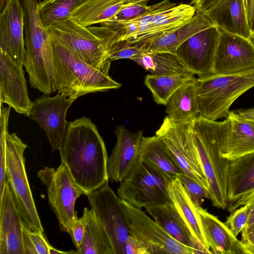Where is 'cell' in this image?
Listing matches in <instances>:
<instances>
[{
    "label": "cell",
    "mask_w": 254,
    "mask_h": 254,
    "mask_svg": "<svg viewBox=\"0 0 254 254\" xmlns=\"http://www.w3.org/2000/svg\"><path fill=\"white\" fill-rule=\"evenodd\" d=\"M86 195L108 183V155L104 141L95 125L83 117L68 123L59 150Z\"/></svg>",
    "instance_id": "cell-1"
},
{
    "label": "cell",
    "mask_w": 254,
    "mask_h": 254,
    "mask_svg": "<svg viewBox=\"0 0 254 254\" xmlns=\"http://www.w3.org/2000/svg\"><path fill=\"white\" fill-rule=\"evenodd\" d=\"M193 132L212 205L225 209L230 161L224 158L229 139L230 121L218 122L198 115L192 120Z\"/></svg>",
    "instance_id": "cell-2"
},
{
    "label": "cell",
    "mask_w": 254,
    "mask_h": 254,
    "mask_svg": "<svg viewBox=\"0 0 254 254\" xmlns=\"http://www.w3.org/2000/svg\"><path fill=\"white\" fill-rule=\"evenodd\" d=\"M51 40L55 62V80L59 93L68 98L76 100L88 93L121 87V84L110 77L109 72L93 67L61 44L52 38Z\"/></svg>",
    "instance_id": "cell-3"
},
{
    "label": "cell",
    "mask_w": 254,
    "mask_h": 254,
    "mask_svg": "<svg viewBox=\"0 0 254 254\" xmlns=\"http://www.w3.org/2000/svg\"><path fill=\"white\" fill-rule=\"evenodd\" d=\"M11 108L2 107L0 113V121L3 122L5 132L6 181L24 224L33 231L44 233L25 169L24 153L27 145L15 133L8 132Z\"/></svg>",
    "instance_id": "cell-4"
},
{
    "label": "cell",
    "mask_w": 254,
    "mask_h": 254,
    "mask_svg": "<svg viewBox=\"0 0 254 254\" xmlns=\"http://www.w3.org/2000/svg\"><path fill=\"white\" fill-rule=\"evenodd\" d=\"M195 87L199 115L211 121L227 118L235 100L254 87V70L198 77Z\"/></svg>",
    "instance_id": "cell-5"
},
{
    "label": "cell",
    "mask_w": 254,
    "mask_h": 254,
    "mask_svg": "<svg viewBox=\"0 0 254 254\" xmlns=\"http://www.w3.org/2000/svg\"><path fill=\"white\" fill-rule=\"evenodd\" d=\"M171 180L138 158L129 174L120 183L118 195L139 209L172 202L168 190Z\"/></svg>",
    "instance_id": "cell-6"
},
{
    "label": "cell",
    "mask_w": 254,
    "mask_h": 254,
    "mask_svg": "<svg viewBox=\"0 0 254 254\" xmlns=\"http://www.w3.org/2000/svg\"><path fill=\"white\" fill-rule=\"evenodd\" d=\"M37 176L46 186L48 201L56 214L62 231L69 232L78 218L74 207L76 200L85 191L76 183L67 166L61 161L57 168L45 167Z\"/></svg>",
    "instance_id": "cell-7"
},
{
    "label": "cell",
    "mask_w": 254,
    "mask_h": 254,
    "mask_svg": "<svg viewBox=\"0 0 254 254\" xmlns=\"http://www.w3.org/2000/svg\"><path fill=\"white\" fill-rule=\"evenodd\" d=\"M50 37L74 54L81 60L98 70L109 72L111 63L105 45L87 27L70 17L48 28Z\"/></svg>",
    "instance_id": "cell-8"
},
{
    "label": "cell",
    "mask_w": 254,
    "mask_h": 254,
    "mask_svg": "<svg viewBox=\"0 0 254 254\" xmlns=\"http://www.w3.org/2000/svg\"><path fill=\"white\" fill-rule=\"evenodd\" d=\"M91 209L104 227L114 254H125L130 223L122 200L107 183L87 195Z\"/></svg>",
    "instance_id": "cell-9"
},
{
    "label": "cell",
    "mask_w": 254,
    "mask_h": 254,
    "mask_svg": "<svg viewBox=\"0 0 254 254\" xmlns=\"http://www.w3.org/2000/svg\"><path fill=\"white\" fill-rule=\"evenodd\" d=\"M155 135L165 143L185 174L209 191L194 141L192 121L175 123L166 116Z\"/></svg>",
    "instance_id": "cell-10"
},
{
    "label": "cell",
    "mask_w": 254,
    "mask_h": 254,
    "mask_svg": "<svg viewBox=\"0 0 254 254\" xmlns=\"http://www.w3.org/2000/svg\"><path fill=\"white\" fill-rule=\"evenodd\" d=\"M122 202L130 221L131 235L147 246L148 254H193L190 248L175 240L141 209Z\"/></svg>",
    "instance_id": "cell-11"
},
{
    "label": "cell",
    "mask_w": 254,
    "mask_h": 254,
    "mask_svg": "<svg viewBox=\"0 0 254 254\" xmlns=\"http://www.w3.org/2000/svg\"><path fill=\"white\" fill-rule=\"evenodd\" d=\"M75 99L59 93L54 97L45 95L32 102L28 117L45 130L53 151L59 150L68 125L66 115Z\"/></svg>",
    "instance_id": "cell-12"
},
{
    "label": "cell",
    "mask_w": 254,
    "mask_h": 254,
    "mask_svg": "<svg viewBox=\"0 0 254 254\" xmlns=\"http://www.w3.org/2000/svg\"><path fill=\"white\" fill-rule=\"evenodd\" d=\"M219 29L211 23L184 42L175 55L185 67L198 77L212 73Z\"/></svg>",
    "instance_id": "cell-13"
},
{
    "label": "cell",
    "mask_w": 254,
    "mask_h": 254,
    "mask_svg": "<svg viewBox=\"0 0 254 254\" xmlns=\"http://www.w3.org/2000/svg\"><path fill=\"white\" fill-rule=\"evenodd\" d=\"M219 32L212 73L235 74L254 70L252 41L223 29H219Z\"/></svg>",
    "instance_id": "cell-14"
},
{
    "label": "cell",
    "mask_w": 254,
    "mask_h": 254,
    "mask_svg": "<svg viewBox=\"0 0 254 254\" xmlns=\"http://www.w3.org/2000/svg\"><path fill=\"white\" fill-rule=\"evenodd\" d=\"M24 20L20 0H8L0 13V51L19 65L26 57Z\"/></svg>",
    "instance_id": "cell-15"
},
{
    "label": "cell",
    "mask_w": 254,
    "mask_h": 254,
    "mask_svg": "<svg viewBox=\"0 0 254 254\" xmlns=\"http://www.w3.org/2000/svg\"><path fill=\"white\" fill-rule=\"evenodd\" d=\"M195 13L193 5L180 3L161 12L135 19L137 31L125 41L130 43H143L181 27L189 21Z\"/></svg>",
    "instance_id": "cell-16"
},
{
    "label": "cell",
    "mask_w": 254,
    "mask_h": 254,
    "mask_svg": "<svg viewBox=\"0 0 254 254\" xmlns=\"http://www.w3.org/2000/svg\"><path fill=\"white\" fill-rule=\"evenodd\" d=\"M23 66L0 51V102L5 103L18 114L28 116L32 102L30 100Z\"/></svg>",
    "instance_id": "cell-17"
},
{
    "label": "cell",
    "mask_w": 254,
    "mask_h": 254,
    "mask_svg": "<svg viewBox=\"0 0 254 254\" xmlns=\"http://www.w3.org/2000/svg\"><path fill=\"white\" fill-rule=\"evenodd\" d=\"M117 142L108 157L107 169L109 180L120 183L130 173L138 159V151L143 131L132 132L124 126L115 128Z\"/></svg>",
    "instance_id": "cell-18"
},
{
    "label": "cell",
    "mask_w": 254,
    "mask_h": 254,
    "mask_svg": "<svg viewBox=\"0 0 254 254\" xmlns=\"http://www.w3.org/2000/svg\"><path fill=\"white\" fill-rule=\"evenodd\" d=\"M254 199V152L230 161L227 211L231 213Z\"/></svg>",
    "instance_id": "cell-19"
},
{
    "label": "cell",
    "mask_w": 254,
    "mask_h": 254,
    "mask_svg": "<svg viewBox=\"0 0 254 254\" xmlns=\"http://www.w3.org/2000/svg\"><path fill=\"white\" fill-rule=\"evenodd\" d=\"M23 223L6 181L0 204V254H25Z\"/></svg>",
    "instance_id": "cell-20"
},
{
    "label": "cell",
    "mask_w": 254,
    "mask_h": 254,
    "mask_svg": "<svg viewBox=\"0 0 254 254\" xmlns=\"http://www.w3.org/2000/svg\"><path fill=\"white\" fill-rule=\"evenodd\" d=\"M196 210L208 248L213 254H246L241 241L225 223L201 206Z\"/></svg>",
    "instance_id": "cell-21"
},
{
    "label": "cell",
    "mask_w": 254,
    "mask_h": 254,
    "mask_svg": "<svg viewBox=\"0 0 254 254\" xmlns=\"http://www.w3.org/2000/svg\"><path fill=\"white\" fill-rule=\"evenodd\" d=\"M203 13L218 28L250 39L244 0H218Z\"/></svg>",
    "instance_id": "cell-22"
},
{
    "label": "cell",
    "mask_w": 254,
    "mask_h": 254,
    "mask_svg": "<svg viewBox=\"0 0 254 254\" xmlns=\"http://www.w3.org/2000/svg\"><path fill=\"white\" fill-rule=\"evenodd\" d=\"M146 211L171 237L180 243L198 251L201 242L193 236L186 221L173 202L145 208Z\"/></svg>",
    "instance_id": "cell-23"
},
{
    "label": "cell",
    "mask_w": 254,
    "mask_h": 254,
    "mask_svg": "<svg viewBox=\"0 0 254 254\" xmlns=\"http://www.w3.org/2000/svg\"><path fill=\"white\" fill-rule=\"evenodd\" d=\"M211 23L203 13H195L189 21L181 27L143 43H138L142 46L143 53L175 54L184 42Z\"/></svg>",
    "instance_id": "cell-24"
},
{
    "label": "cell",
    "mask_w": 254,
    "mask_h": 254,
    "mask_svg": "<svg viewBox=\"0 0 254 254\" xmlns=\"http://www.w3.org/2000/svg\"><path fill=\"white\" fill-rule=\"evenodd\" d=\"M138 156L171 179L185 174L166 145L156 135L142 137Z\"/></svg>",
    "instance_id": "cell-25"
},
{
    "label": "cell",
    "mask_w": 254,
    "mask_h": 254,
    "mask_svg": "<svg viewBox=\"0 0 254 254\" xmlns=\"http://www.w3.org/2000/svg\"><path fill=\"white\" fill-rule=\"evenodd\" d=\"M195 80L194 77L188 80L169 99L165 111L171 121L190 122L199 115Z\"/></svg>",
    "instance_id": "cell-26"
},
{
    "label": "cell",
    "mask_w": 254,
    "mask_h": 254,
    "mask_svg": "<svg viewBox=\"0 0 254 254\" xmlns=\"http://www.w3.org/2000/svg\"><path fill=\"white\" fill-rule=\"evenodd\" d=\"M126 3L125 0H86L75 8L70 17L88 27L110 20Z\"/></svg>",
    "instance_id": "cell-27"
},
{
    "label": "cell",
    "mask_w": 254,
    "mask_h": 254,
    "mask_svg": "<svg viewBox=\"0 0 254 254\" xmlns=\"http://www.w3.org/2000/svg\"><path fill=\"white\" fill-rule=\"evenodd\" d=\"M82 216L85 222L84 235L75 254H114L109 237L93 211L86 207Z\"/></svg>",
    "instance_id": "cell-28"
},
{
    "label": "cell",
    "mask_w": 254,
    "mask_h": 254,
    "mask_svg": "<svg viewBox=\"0 0 254 254\" xmlns=\"http://www.w3.org/2000/svg\"><path fill=\"white\" fill-rule=\"evenodd\" d=\"M230 129L224 157L230 161L254 152V122L240 119L230 111Z\"/></svg>",
    "instance_id": "cell-29"
},
{
    "label": "cell",
    "mask_w": 254,
    "mask_h": 254,
    "mask_svg": "<svg viewBox=\"0 0 254 254\" xmlns=\"http://www.w3.org/2000/svg\"><path fill=\"white\" fill-rule=\"evenodd\" d=\"M168 190L172 202L186 221L192 235L208 248L201 227L196 207L178 178L170 181Z\"/></svg>",
    "instance_id": "cell-30"
},
{
    "label": "cell",
    "mask_w": 254,
    "mask_h": 254,
    "mask_svg": "<svg viewBox=\"0 0 254 254\" xmlns=\"http://www.w3.org/2000/svg\"><path fill=\"white\" fill-rule=\"evenodd\" d=\"M131 60L154 75L191 73L175 54L143 53Z\"/></svg>",
    "instance_id": "cell-31"
},
{
    "label": "cell",
    "mask_w": 254,
    "mask_h": 254,
    "mask_svg": "<svg viewBox=\"0 0 254 254\" xmlns=\"http://www.w3.org/2000/svg\"><path fill=\"white\" fill-rule=\"evenodd\" d=\"M194 77L192 73L165 75H146L144 84L151 91L154 101L158 104L167 105L173 93L184 83Z\"/></svg>",
    "instance_id": "cell-32"
},
{
    "label": "cell",
    "mask_w": 254,
    "mask_h": 254,
    "mask_svg": "<svg viewBox=\"0 0 254 254\" xmlns=\"http://www.w3.org/2000/svg\"><path fill=\"white\" fill-rule=\"evenodd\" d=\"M86 0H40L38 8L41 22L46 29L70 17L71 12Z\"/></svg>",
    "instance_id": "cell-33"
},
{
    "label": "cell",
    "mask_w": 254,
    "mask_h": 254,
    "mask_svg": "<svg viewBox=\"0 0 254 254\" xmlns=\"http://www.w3.org/2000/svg\"><path fill=\"white\" fill-rule=\"evenodd\" d=\"M177 4L176 3L172 2L170 0H164L152 5L141 3H125L119 11L107 22H119L129 21L161 12Z\"/></svg>",
    "instance_id": "cell-34"
},
{
    "label": "cell",
    "mask_w": 254,
    "mask_h": 254,
    "mask_svg": "<svg viewBox=\"0 0 254 254\" xmlns=\"http://www.w3.org/2000/svg\"><path fill=\"white\" fill-rule=\"evenodd\" d=\"M107 56L110 62L123 59H132L143 54L139 43H130L125 40H113L105 45Z\"/></svg>",
    "instance_id": "cell-35"
},
{
    "label": "cell",
    "mask_w": 254,
    "mask_h": 254,
    "mask_svg": "<svg viewBox=\"0 0 254 254\" xmlns=\"http://www.w3.org/2000/svg\"><path fill=\"white\" fill-rule=\"evenodd\" d=\"M23 242L25 254H49L51 245L44 234L32 231L24 223Z\"/></svg>",
    "instance_id": "cell-36"
},
{
    "label": "cell",
    "mask_w": 254,
    "mask_h": 254,
    "mask_svg": "<svg viewBox=\"0 0 254 254\" xmlns=\"http://www.w3.org/2000/svg\"><path fill=\"white\" fill-rule=\"evenodd\" d=\"M194 205L200 207L205 198L210 199L209 191L186 174L178 177Z\"/></svg>",
    "instance_id": "cell-37"
},
{
    "label": "cell",
    "mask_w": 254,
    "mask_h": 254,
    "mask_svg": "<svg viewBox=\"0 0 254 254\" xmlns=\"http://www.w3.org/2000/svg\"><path fill=\"white\" fill-rule=\"evenodd\" d=\"M249 213V204L242 206L232 212L224 223L236 237L246 227Z\"/></svg>",
    "instance_id": "cell-38"
},
{
    "label": "cell",
    "mask_w": 254,
    "mask_h": 254,
    "mask_svg": "<svg viewBox=\"0 0 254 254\" xmlns=\"http://www.w3.org/2000/svg\"><path fill=\"white\" fill-rule=\"evenodd\" d=\"M0 204L2 202L6 181V151L4 127L0 121Z\"/></svg>",
    "instance_id": "cell-39"
},
{
    "label": "cell",
    "mask_w": 254,
    "mask_h": 254,
    "mask_svg": "<svg viewBox=\"0 0 254 254\" xmlns=\"http://www.w3.org/2000/svg\"><path fill=\"white\" fill-rule=\"evenodd\" d=\"M85 232V222L83 217L78 218L71 227L68 234L76 248L78 249L83 240Z\"/></svg>",
    "instance_id": "cell-40"
},
{
    "label": "cell",
    "mask_w": 254,
    "mask_h": 254,
    "mask_svg": "<svg viewBox=\"0 0 254 254\" xmlns=\"http://www.w3.org/2000/svg\"><path fill=\"white\" fill-rule=\"evenodd\" d=\"M125 254H148L147 247L144 243L130 235L126 241Z\"/></svg>",
    "instance_id": "cell-41"
},
{
    "label": "cell",
    "mask_w": 254,
    "mask_h": 254,
    "mask_svg": "<svg viewBox=\"0 0 254 254\" xmlns=\"http://www.w3.org/2000/svg\"><path fill=\"white\" fill-rule=\"evenodd\" d=\"M218 0H190V4L196 10V13H203Z\"/></svg>",
    "instance_id": "cell-42"
},
{
    "label": "cell",
    "mask_w": 254,
    "mask_h": 254,
    "mask_svg": "<svg viewBox=\"0 0 254 254\" xmlns=\"http://www.w3.org/2000/svg\"><path fill=\"white\" fill-rule=\"evenodd\" d=\"M230 112L235 116L240 119L254 122V108L247 109H237Z\"/></svg>",
    "instance_id": "cell-43"
},
{
    "label": "cell",
    "mask_w": 254,
    "mask_h": 254,
    "mask_svg": "<svg viewBox=\"0 0 254 254\" xmlns=\"http://www.w3.org/2000/svg\"><path fill=\"white\" fill-rule=\"evenodd\" d=\"M249 213L248 220L247 225L244 229H247L254 224V199L249 203Z\"/></svg>",
    "instance_id": "cell-44"
},
{
    "label": "cell",
    "mask_w": 254,
    "mask_h": 254,
    "mask_svg": "<svg viewBox=\"0 0 254 254\" xmlns=\"http://www.w3.org/2000/svg\"><path fill=\"white\" fill-rule=\"evenodd\" d=\"M75 251L64 252L55 249L51 246L49 250V254H75Z\"/></svg>",
    "instance_id": "cell-45"
},
{
    "label": "cell",
    "mask_w": 254,
    "mask_h": 254,
    "mask_svg": "<svg viewBox=\"0 0 254 254\" xmlns=\"http://www.w3.org/2000/svg\"><path fill=\"white\" fill-rule=\"evenodd\" d=\"M246 254H254V243L245 246Z\"/></svg>",
    "instance_id": "cell-46"
},
{
    "label": "cell",
    "mask_w": 254,
    "mask_h": 254,
    "mask_svg": "<svg viewBox=\"0 0 254 254\" xmlns=\"http://www.w3.org/2000/svg\"><path fill=\"white\" fill-rule=\"evenodd\" d=\"M8 0H0V10L6 4Z\"/></svg>",
    "instance_id": "cell-47"
},
{
    "label": "cell",
    "mask_w": 254,
    "mask_h": 254,
    "mask_svg": "<svg viewBox=\"0 0 254 254\" xmlns=\"http://www.w3.org/2000/svg\"><path fill=\"white\" fill-rule=\"evenodd\" d=\"M250 39L254 44V29L251 31Z\"/></svg>",
    "instance_id": "cell-48"
},
{
    "label": "cell",
    "mask_w": 254,
    "mask_h": 254,
    "mask_svg": "<svg viewBox=\"0 0 254 254\" xmlns=\"http://www.w3.org/2000/svg\"><path fill=\"white\" fill-rule=\"evenodd\" d=\"M136 0H125V1H126V3H134L135 2V1Z\"/></svg>",
    "instance_id": "cell-49"
}]
</instances>
